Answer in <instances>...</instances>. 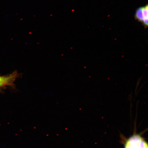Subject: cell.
Instances as JSON below:
<instances>
[{
  "label": "cell",
  "mask_w": 148,
  "mask_h": 148,
  "mask_svg": "<svg viewBox=\"0 0 148 148\" xmlns=\"http://www.w3.org/2000/svg\"><path fill=\"white\" fill-rule=\"evenodd\" d=\"M125 148H148L147 144L141 137L135 135L127 140Z\"/></svg>",
  "instance_id": "6da1fadb"
},
{
  "label": "cell",
  "mask_w": 148,
  "mask_h": 148,
  "mask_svg": "<svg viewBox=\"0 0 148 148\" xmlns=\"http://www.w3.org/2000/svg\"><path fill=\"white\" fill-rule=\"evenodd\" d=\"M18 77L16 72L5 76L0 77V88L6 86H12Z\"/></svg>",
  "instance_id": "7a4b0ae2"
},
{
  "label": "cell",
  "mask_w": 148,
  "mask_h": 148,
  "mask_svg": "<svg viewBox=\"0 0 148 148\" xmlns=\"http://www.w3.org/2000/svg\"><path fill=\"white\" fill-rule=\"evenodd\" d=\"M142 12H143L144 18V21L142 24L145 28H147L148 27V5L147 4L142 7Z\"/></svg>",
  "instance_id": "3957f363"
},
{
  "label": "cell",
  "mask_w": 148,
  "mask_h": 148,
  "mask_svg": "<svg viewBox=\"0 0 148 148\" xmlns=\"http://www.w3.org/2000/svg\"><path fill=\"white\" fill-rule=\"evenodd\" d=\"M135 19L139 23L143 24L144 21V18L142 12V7H139L136 9L134 14Z\"/></svg>",
  "instance_id": "277c9868"
}]
</instances>
